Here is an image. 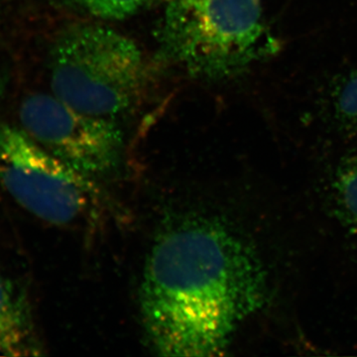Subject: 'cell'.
Wrapping results in <instances>:
<instances>
[{
    "label": "cell",
    "instance_id": "2",
    "mask_svg": "<svg viewBox=\"0 0 357 357\" xmlns=\"http://www.w3.org/2000/svg\"><path fill=\"white\" fill-rule=\"evenodd\" d=\"M157 41L164 60L213 81L239 76L279 50L260 0H170Z\"/></svg>",
    "mask_w": 357,
    "mask_h": 357
},
{
    "label": "cell",
    "instance_id": "5",
    "mask_svg": "<svg viewBox=\"0 0 357 357\" xmlns=\"http://www.w3.org/2000/svg\"><path fill=\"white\" fill-rule=\"evenodd\" d=\"M21 129L45 150L86 175H107L123 152V133L110 119L84 114L53 93L27 96L20 109Z\"/></svg>",
    "mask_w": 357,
    "mask_h": 357
},
{
    "label": "cell",
    "instance_id": "1",
    "mask_svg": "<svg viewBox=\"0 0 357 357\" xmlns=\"http://www.w3.org/2000/svg\"><path fill=\"white\" fill-rule=\"evenodd\" d=\"M261 265L220 222L195 218L160 234L145 265L140 310L160 356H218L261 307Z\"/></svg>",
    "mask_w": 357,
    "mask_h": 357
},
{
    "label": "cell",
    "instance_id": "8",
    "mask_svg": "<svg viewBox=\"0 0 357 357\" xmlns=\"http://www.w3.org/2000/svg\"><path fill=\"white\" fill-rule=\"evenodd\" d=\"M333 189L342 217L357 229V156L340 167Z\"/></svg>",
    "mask_w": 357,
    "mask_h": 357
},
{
    "label": "cell",
    "instance_id": "6",
    "mask_svg": "<svg viewBox=\"0 0 357 357\" xmlns=\"http://www.w3.org/2000/svg\"><path fill=\"white\" fill-rule=\"evenodd\" d=\"M40 349L26 296L0 274V356H39Z\"/></svg>",
    "mask_w": 357,
    "mask_h": 357
},
{
    "label": "cell",
    "instance_id": "4",
    "mask_svg": "<svg viewBox=\"0 0 357 357\" xmlns=\"http://www.w3.org/2000/svg\"><path fill=\"white\" fill-rule=\"evenodd\" d=\"M0 185L21 208L60 227L93 222L105 199L91 176L49 153L0 119Z\"/></svg>",
    "mask_w": 357,
    "mask_h": 357
},
{
    "label": "cell",
    "instance_id": "3",
    "mask_svg": "<svg viewBox=\"0 0 357 357\" xmlns=\"http://www.w3.org/2000/svg\"><path fill=\"white\" fill-rule=\"evenodd\" d=\"M146 79L139 47L107 26H70L52 46V93L84 114L112 121L137 102Z\"/></svg>",
    "mask_w": 357,
    "mask_h": 357
},
{
    "label": "cell",
    "instance_id": "9",
    "mask_svg": "<svg viewBox=\"0 0 357 357\" xmlns=\"http://www.w3.org/2000/svg\"><path fill=\"white\" fill-rule=\"evenodd\" d=\"M79 8L105 20H121L130 17L151 0H70Z\"/></svg>",
    "mask_w": 357,
    "mask_h": 357
},
{
    "label": "cell",
    "instance_id": "7",
    "mask_svg": "<svg viewBox=\"0 0 357 357\" xmlns=\"http://www.w3.org/2000/svg\"><path fill=\"white\" fill-rule=\"evenodd\" d=\"M326 102L335 128L349 135H357V69L333 82Z\"/></svg>",
    "mask_w": 357,
    "mask_h": 357
}]
</instances>
